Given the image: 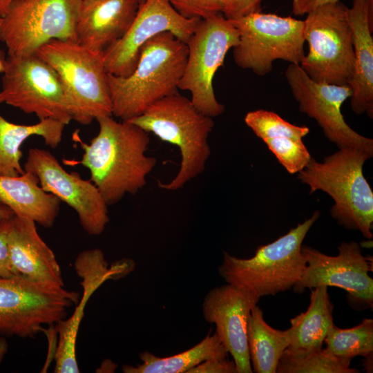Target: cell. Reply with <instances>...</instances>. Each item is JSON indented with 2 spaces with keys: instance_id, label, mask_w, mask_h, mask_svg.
<instances>
[{
  "instance_id": "74e56055",
  "label": "cell",
  "mask_w": 373,
  "mask_h": 373,
  "mask_svg": "<svg viewBox=\"0 0 373 373\" xmlns=\"http://www.w3.org/2000/svg\"><path fill=\"white\" fill-rule=\"evenodd\" d=\"M6 58L5 52L0 50V73H3L6 64ZM4 103L1 92L0 91V104Z\"/></svg>"
},
{
  "instance_id": "8992f818",
  "label": "cell",
  "mask_w": 373,
  "mask_h": 373,
  "mask_svg": "<svg viewBox=\"0 0 373 373\" xmlns=\"http://www.w3.org/2000/svg\"><path fill=\"white\" fill-rule=\"evenodd\" d=\"M35 54L57 73L73 119L88 125L102 116H113L112 102L102 53L73 40H51Z\"/></svg>"
},
{
  "instance_id": "30bf717a",
  "label": "cell",
  "mask_w": 373,
  "mask_h": 373,
  "mask_svg": "<svg viewBox=\"0 0 373 373\" xmlns=\"http://www.w3.org/2000/svg\"><path fill=\"white\" fill-rule=\"evenodd\" d=\"M82 0H17L2 17L0 40L8 56L35 54L54 40L76 41Z\"/></svg>"
},
{
  "instance_id": "d590c367",
  "label": "cell",
  "mask_w": 373,
  "mask_h": 373,
  "mask_svg": "<svg viewBox=\"0 0 373 373\" xmlns=\"http://www.w3.org/2000/svg\"><path fill=\"white\" fill-rule=\"evenodd\" d=\"M14 216V213L6 205L0 202V221L10 219Z\"/></svg>"
},
{
  "instance_id": "ac0fdd59",
  "label": "cell",
  "mask_w": 373,
  "mask_h": 373,
  "mask_svg": "<svg viewBox=\"0 0 373 373\" xmlns=\"http://www.w3.org/2000/svg\"><path fill=\"white\" fill-rule=\"evenodd\" d=\"M132 260H125L109 267L103 251L98 248L85 250L75 259L74 267L82 280L83 295L73 315L56 323L58 334L55 353V372L78 373L79 368L76 356V343L84 309L97 289L109 279L124 276L131 270Z\"/></svg>"
},
{
  "instance_id": "9a60e30c",
  "label": "cell",
  "mask_w": 373,
  "mask_h": 373,
  "mask_svg": "<svg viewBox=\"0 0 373 373\" xmlns=\"http://www.w3.org/2000/svg\"><path fill=\"white\" fill-rule=\"evenodd\" d=\"M307 265L300 280L293 287L296 293L319 286L336 287L347 292L350 305L363 308L373 306V280L369 275L370 260L356 242H343L336 256L302 246Z\"/></svg>"
},
{
  "instance_id": "7a4b0ae2",
  "label": "cell",
  "mask_w": 373,
  "mask_h": 373,
  "mask_svg": "<svg viewBox=\"0 0 373 373\" xmlns=\"http://www.w3.org/2000/svg\"><path fill=\"white\" fill-rule=\"evenodd\" d=\"M187 54L186 43L164 32L144 46L130 75L108 73L113 115L122 121L131 119L157 100L178 93Z\"/></svg>"
},
{
  "instance_id": "5b68a950",
  "label": "cell",
  "mask_w": 373,
  "mask_h": 373,
  "mask_svg": "<svg viewBox=\"0 0 373 373\" xmlns=\"http://www.w3.org/2000/svg\"><path fill=\"white\" fill-rule=\"evenodd\" d=\"M319 216L317 210L286 234L258 247L251 258H240L224 252L220 276L227 283L246 288L260 297L289 289L303 274L307 263L301 251L303 242Z\"/></svg>"
},
{
  "instance_id": "ab89813d",
  "label": "cell",
  "mask_w": 373,
  "mask_h": 373,
  "mask_svg": "<svg viewBox=\"0 0 373 373\" xmlns=\"http://www.w3.org/2000/svg\"><path fill=\"white\" fill-rule=\"evenodd\" d=\"M144 0H139L140 3H142Z\"/></svg>"
},
{
  "instance_id": "e575fe53",
  "label": "cell",
  "mask_w": 373,
  "mask_h": 373,
  "mask_svg": "<svg viewBox=\"0 0 373 373\" xmlns=\"http://www.w3.org/2000/svg\"><path fill=\"white\" fill-rule=\"evenodd\" d=\"M338 1L340 0H292V12L302 16L318 7Z\"/></svg>"
},
{
  "instance_id": "60d3db41",
  "label": "cell",
  "mask_w": 373,
  "mask_h": 373,
  "mask_svg": "<svg viewBox=\"0 0 373 373\" xmlns=\"http://www.w3.org/2000/svg\"><path fill=\"white\" fill-rule=\"evenodd\" d=\"M1 17H0V25H1Z\"/></svg>"
},
{
  "instance_id": "d4e9b609",
  "label": "cell",
  "mask_w": 373,
  "mask_h": 373,
  "mask_svg": "<svg viewBox=\"0 0 373 373\" xmlns=\"http://www.w3.org/2000/svg\"><path fill=\"white\" fill-rule=\"evenodd\" d=\"M334 305L322 285L312 289L309 305L305 312L290 320L291 342L287 348L317 350L323 348L326 335L334 324Z\"/></svg>"
},
{
  "instance_id": "5bb4252c",
  "label": "cell",
  "mask_w": 373,
  "mask_h": 373,
  "mask_svg": "<svg viewBox=\"0 0 373 373\" xmlns=\"http://www.w3.org/2000/svg\"><path fill=\"white\" fill-rule=\"evenodd\" d=\"M23 169L35 174L41 187L70 207L84 230L91 236L103 233L109 222L108 205L90 180L68 172L49 151L28 150Z\"/></svg>"
},
{
  "instance_id": "4316f807",
  "label": "cell",
  "mask_w": 373,
  "mask_h": 373,
  "mask_svg": "<svg viewBox=\"0 0 373 373\" xmlns=\"http://www.w3.org/2000/svg\"><path fill=\"white\" fill-rule=\"evenodd\" d=\"M352 360L336 356L326 348H287L276 368L277 373H358L350 367Z\"/></svg>"
},
{
  "instance_id": "8d00e7d4",
  "label": "cell",
  "mask_w": 373,
  "mask_h": 373,
  "mask_svg": "<svg viewBox=\"0 0 373 373\" xmlns=\"http://www.w3.org/2000/svg\"><path fill=\"white\" fill-rule=\"evenodd\" d=\"M17 0H0V17H3L11 5Z\"/></svg>"
},
{
  "instance_id": "d6a6232c",
  "label": "cell",
  "mask_w": 373,
  "mask_h": 373,
  "mask_svg": "<svg viewBox=\"0 0 373 373\" xmlns=\"http://www.w3.org/2000/svg\"><path fill=\"white\" fill-rule=\"evenodd\" d=\"M10 219L0 221V276L2 277L15 276L10 263L8 242Z\"/></svg>"
},
{
  "instance_id": "3957f363",
  "label": "cell",
  "mask_w": 373,
  "mask_h": 373,
  "mask_svg": "<svg viewBox=\"0 0 373 373\" xmlns=\"http://www.w3.org/2000/svg\"><path fill=\"white\" fill-rule=\"evenodd\" d=\"M371 157L357 148H341L321 162L312 157L298 173L300 182L309 186V194L321 190L332 197L331 216L340 225L358 230L370 240L373 237V191L363 168Z\"/></svg>"
},
{
  "instance_id": "8fae6325",
  "label": "cell",
  "mask_w": 373,
  "mask_h": 373,
  "mask_svg": "<svg viewBox=\"0 0 373 373\" xmlns=\"http://www.w3.org/2000/svg\"><path fill=\"white\" fill-rule=\"evenodd\" d=\"M78 297L64 287L0 276V334L32 337L65 318Z\"/></svg>"
},
{
  "instance_id": "cb8c5ba5",
  "label": "cell",
  "mask_w": 373,
  "mask_h": 373,
  "mask_svg": "<svg viewBox=\"0 0 373 373\" xmlns=\"http://www.w3.org/2000/svg\"><path fill=\"white\" fill-rule=\"evenodd\" d=\"M290 327L276 329L264 319L263 312L257 305L251 311L247 325V344L252 371L255 373H276L279 361L289 347Z\"/></svg>"
},
{
  "instance_id": "d6986e66",
  "label": "cell",
  "mask_w": 373,
  "mask_h": 373,
  "mask_svg": "<svg viewBox=\"0 0 373 373\" xmlns=\"http://www.w3.org/2000/svg\"><path fill=\"white\" fill-rule=\"evenodd\" d=\"M8 242L15 276L35 283L64 287L55 255L39 236L35 221L16 216L11 218Z\"/></svg>"
},
{
  "instance_id": "277c9868",
  "label": "cell",
  "mask_w": 373,
  "mask_h": 373,
  "mask_svg": "<svg viewBox=\"0 0 373 373\" xmlns=\"http://www.w3.org/2000/svg\"><path fill=\"white\" fill-rule=\"evenodd\" d=\"M126 121L179 149V171L167 183L157 180L160 189L178 190L204 172L211 155L208 137L214 122L213 117L199 111L190 99L178 92L157 100L142 115Z\"/></svg>"
},
{
  "instance_id": "83f0119b",
  "label": "cell",
  "mask_w": 373,
  "mask_h": 373,
  "mask_svg": "<svg viewBox=\"0 0 373 373\" xmlns=\"http://www.w3.org/2000/svg\"><path fill=\"white\" fill-rule=\"evenodd\" d=\"M324 342L329 352L341 358L352 360L357 356H372L373 320L365 318L349 329H341L333 324Z\"/></svg>"
},
{
  "instance_id": "2e32d148",
  "label": "cell",
  "mask_w": 373,
  "mask_h": 373,
  "mask_svg": "<svg viewBox=\"0 0 373 373\" xmlns=\"http://www.w3.org/2000/svg\"><path fill=\"white\" fill-rule=\"evenodd\" d=\"M199 20L183 17L169 0H144L126 33L102 52L106 72L118 77L130 75L149 40L160 33L170 32L186 43Z\"/></svg>"
},
{
  "instance_id": "e0dca14e",
  "label": "cell",
  "mask_w": 373,
  "mask_h": 373,
  "mask_svg": "<svg viewBox=\"0 0 373 373\" xmlns=\"http://www.w3.org/2000/svg\"><path fill=\"white\" fill-rule=\"evenodd\" d=\"M260 296L233 284L213 287L204 296L202 311L204 320L216 326V333L233 357L237 373L253 372L247 344L250 313Z\"/></svg>"
},
{
  "instance_id": "f35d334b",
  "label": "cell",
  "mask_w": 373,
  "mask_h": 373,
  "mask_svg": "<svg viewBox=\"0 0 373 373\" xmlns=\"http://www.w3.org/2000/svg\"><path fill=\"white\" fill-rule=\"evenodd\" d=\"M8 350V343L3 337H0V365Z\"/></svg>"
},
{
  "instance_id": "836d02e7",
  "label": "cell",
  "mask_w": 373,
  "mask_h": 373,
  "mask_svg": "<svg viewBox=\"0 0 373 373\" xmlns=\"http://www.w3.org/2000/svg\"><path fill=\"white\" fill-rule=\"evenodd\" d=\"M187 373H237V369L233 361L213 358L202 362Z\"/></svg>"
},
{
  "instance_id": "f1b7e54d",
  "label": "cell",
  "mask_w": 373,
  "mask_h": 373,
  "mask_svg": "<svg viewBox=\"0 0 373 373\" xmlns=\"http://www.w3.org/2000/svg\"><path fill=\"white\" fill-rule=\"evenodd\" d=\"M245 122L262 140L275 137L302 140L309 133L307 126L292 124L274 112L262 109L247 113Z\"/></svg>"
},
{
  "instance_id": "7c38bea8",
  "label": "cell",
  "mask_w": 373,
  "mask_h": 373,
  "mask_svg": "<svg viewBox=\"0 0 373 373\" xmlns=\"http://www.w3.org/2000/svg\"><path fill=\"white\" fill-rule=\"evenodd\" d=\"M4 103L39 120L52 119L68 125L73 117L56 71L35 53L8 56L2 73Z\"/></svg>"
},
{
  "instance_id": "6da1fadb",
  "label": "cell",
  "mask_w": 373,
  "mask_h": 373,
  "mask_svg": "<svg viewBox=\"0 0 373 373\" xmlns=\"http://www.w3.org/2000/svg\"><path fill=\"white\" fill-rule=\"evenodd\" d=\"M96 120L99 132L89 144L76 133L73 138L84 151L78 163L89 170L90 180L110 206L142 189L157 160L146 155L150 137L140 126L129 121L117 122L112 116Z\"/></svg>"
},
{
  "instance_id": "4dcf8cb0",
  "label": "cell",
  "mask_w": 373,
  "mask_h": 373,
  "mask_svg": "<svg viewBox=\"0 0 373 373\" xmlns=\"http://www.w3.org/2000/svg\"><path fill=\"white\" fill-rule=\"evenodd\" d=\"M173 8L186 19H204L222 13L223 0H169Z\"/></svg>"
},
{
  "instance_id": "9c48e42d",
  "label": "cell",
  "mask_w": 373,
  "mask_h": 373,
  "mask_svg": "<svg viewBox=\"0 0 373 373\" xmlns=\"http://www.w3.org/2000/svg\"><path fill=\"white\" fill-rule=\"evenodd\" d=\"M231 21L239 34L233 55L240 68L264 76L277 59L300 64L305 55L303 20L258 12Z\"/></svg>"
},
{
  "instance_id": "ba28073f",
  "label": "cell",
  "mask_w": 373,
  "mask_h": 373,
  "mask_svg": "<svg viewBox=\"0 0 373 373\" xmlns=\"http://www.w3.org/2000/svg\"><path fill=\"white\" fill-rule=\"evenodd\" d=\"M238 42L237 28L218 13L200 19L186 43L187 59L178 88L189 91L192 104L207 116L217 117L224 111L216 97L213 80L227 52Z\"/></svg>"
},
{
  "instance_id": "44dd1931",
  "label": "cell",
  "mask_w": 373,
  "mask_h": 373,
  "mask_svg": "<svg viewBox=\"0 0 373 373\" xmlns=\"http://www.w3.org/2000/svg\"><path fill=\"white\" fill-rule=\"evenodd\" d=\"M373 0H353L347 8L354 55V75L349 86L350 104L357 115L373 117Z\"/></svg>"
},
{
  "instance_id": "7402d4cb",
  "label": "cell",
  "mask_w": 373,
  "mask_h": 373,
  "mask_svg": "<svg viewBox=\"0 0 373 373\" xmlns=\"http://www.w3.org/2000/svg\"><path fill=\"white\" fill-rule=\"evenodd\" d=\"M0 202L15 216L46 228L53 226L61 204L59 199L41 187L35 174L26 171L18 176L0 175Z\"/></svg>"
},
{
  "instance_id": "52a82bcc",
  "label": "cell",
  "mask_w": 373,
  "mask_h": 373,
  "mask_svg": "<svg viewBox=\"0 0 373 373\" xmlns=\"http://www.w3.org/2000/svg\"><path fill=\"white\" fill-rule=\"evenodd\" d=\"M303 22L309 50L300 67L315 82L349 86L354 55L347 7L340 1L318 7L308 12Z\"/></svg>"
},
{
  "instance_id": "484cf974",
  "label": "cell",
  "mask_w": 373,
  "mask_h": 373,
  "mask_svg": "<svg viewBox=\"0 0 373 373\" xmlns=\"http://www.w3.org/2000/svg\"><path fill=\"white\" fill-rule=\"evenodd\" d=\"M228 352L215 332L209 334L200 343L181 353L158 357L150 352L140 354L142 363L124 365V373H187L202 362L213 358H226Z\"/></svg>"
},
{
  "instance_id": "4fadbf2b",
  "label": "cell",
  "mask_w": 373,
  "mask_h": 373,
  "mask_svg": "<svg viewBox=\"0 0 373 373\" xmlns=\"http://www.w3.org/2000/svg\"><path fill=\"white\" fill-rule=\"evenodd\" d=\"M285 76L300 112L316 121L325 137L338 149L354 147L373 156V140L353 130L341 113L352 94L349 86L317 82L299 64H289Z\"/></svg>"
},
{
  "instance_id": "f546056e",
  "label": "cell",
  "mask_w": 373,
  "mask_h": 373,
  "mask_svg": "<svg viewBox=\"0 0 373 373\" xmlns=\"http://www.w3.org/2000/svg\"><path fill=\"white\" fill-rule=\"evenodd\" d=\"M262 141L290 174L299 173L312 159L303 140L275 137L264 139Z\"/></svg>"
},
{
  "instance_id": "ffe728a7",
  "label": "cell",
  "mask_w": 373,
  "mask_h": 373,
  "mask_svg": "<svg viewBox=\"0 0 373 373\" xmlns=\"http://www.w3.org/2000/svg\"><path fill=\"white\" fill-rule=\"evenodd\" d=\"M139 0H82L76 41L102 53L127 31L137 12Z\"/></svg>"
},
{
  "instance_id": "1f68e13d",
  "label": "cell",
  "mask_w": 373,
  "mask_h": 373,
  "mask_svg": "<svg viewBox=\"0 0 373 373\" xmlns=\"http://www.w3.org/2000/svg\"><path fill=\"white\" fill-rule=\"evenodd\" d=\"M262 0H223L222 14L227 19H236L260 12Z\"/></svg>"
},
{
  "instance_id": "603a6c76",
  "label": "cell",
  "mask_w": 373,
  "mask_h": 373,
  "mask_svg": "<svg viewBox=\"0 0 373 373\" xmlns=\"http://www.w3.org/2000/svg\"><path fill=\"white\" fill-rule=\"evenodd\" d=\"M66 124L45 119L33 124H19L9 122L0 114V175L18 176L25 171L21 164L22 144L30 137L37 135L44 143L56 149L62 140Z\"/></svg>"
}]
</instances>
